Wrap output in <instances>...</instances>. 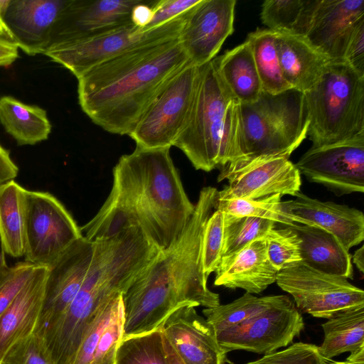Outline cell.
Masks as SVG:
<instances>
[{
  "instance_id": "1f68e13d",
  "label": "cell",
  "mask_w": 364,
  "mask_h": 364,
  "mask_svg": "<svg viewBox=\"0 0 364 364\" xmlns=\"http://www.w3.org/2000/svg\"><path fill=\"white\" fill-rule=\"evenodd\" d=\"M276 37L275 31L258 28L250 33L246 38L252 48L263 92L272 95L292 89L283 76Z\"/></svg>"
},
{
  "instance_id": "4316f807",
  "label": "cell",
  "mask_w": 364,
  "mask_h": 364,
  "mask_svg": "<svg viewBox=\"0 0 364 364\" xmlns=\"http://www.w3.org/2000/svg\"><path fill=\"white\" fill-rule=\"evenodd\" d=\"M215 60L221 77L241 104L259 99L263 90L247 40L215 57Z\"/></svg>"
},
{
  "instance_id": "f5cc1de1",
  "label": "cell",
  "mask_w": 364,
  "mask_h": 364,
  "mask_svg": "<svg viewBox=\"0 0 364 364\" xmlns=\"http://www.w3.org/2000/svg\"><path fill=\"white\" fill-rule=\"evenodd\" d=\"M10 1L11 0H0V16L2 19Z\"/></svg>"
},
{
  "instance_id": "681fc988",
  "label": "cell",
  "mask_w": 364,
  "mask_h": 364,
  "mask_svg": "<svg viewBox=\"0 0 364 364\" xmlns=\"http://www.w3.org/2000/svg\"><path fill=\"white\" fill-rule=\"evenodd\" d=\"M364 246H361L351 257V261L362 274L364 272Z\"/></svg>"
},
{
  "instance_id": "ffe728a7",
  "label": "cell",
  "mask_w": 364,
  "mask_h": 364,
  "mask_svg": "<svg viewBox=\"0 0 364 364\" xmlns=\"http://www.w3.org/2000/svg\"><path fill=\"white\" fill-rule=\"evenodd\" d=\"M364 23V0H319L306 39L331 61L343 60L350 38Z\"/></svg>"
},
{
  "instance_id": "44dd1931",
  "label": "cell",
  "mask_w": 364,
  "mask_h": 364,
  "mask_svg": "<svg viewBox=\"0 0 364 364\" xmlns=\"http://www.w3.org/2000/svg\"><path fill=\"white\" fill-rule=\"evenodd\" d=\"M68 0H11L3 21L18 48L43 54L51 30Z\"/></svg>"
},
{
  "instance_id": "6da1fadb",
  "label": "cell",
  "mask_w": 364,
  "mask_h": 364,
  "mask_svg": "<svg viewBox=\"0 0 364 364\" xmlns=\"http://www.w3.org/2000/svg\"><path fill=\"white\" fill-rule=\"evenodd\" d=\"M170 156V148L136 146L113 168L111 191L96 215L80 228L95 241L137 228L163 250L180 236L194 211Z\"/></svg>"
},
{
  "instance_id": "c3c4849f",
  "label": "cell",
  "mask_w": 364,
  "mask_h": 364,
  "mask_svg": "<svg viewBox=\"0 0 364 364\" xmlns=\"http://www.w3.org/2000/svg\"><path fill=\"white\" fill-rule=\"evenodd\" d=\"M162 333V332H161ZM163 344L165 350L166 357L168 364H186L181 357L178 355L172 346L163 335Z\"/></svg>"
},
{
  "instance_id": "ac0fdd59",
  "label": "cell",
  "mask_w": 364,
  "mask_h": 364,
  "mask_svg": "<svg viewBox=\"0 0 364 364\" xmlns=\"http://www.w3.org/2000/svg\"><path fill=\"white\" fill-rule=\"evenodd\" d=\"M294 199L282 201V210L294 223L320 228L336 236L350 248L364 240L362 211L331 201H321L297 192Z\"/></svg>"
},
{
  "instance_id": "9a60e30c",
  "label": "cell",
  "mask_w": 364,
  "mask_h": 364,
  "mask_svg": "<svg viewBox=\"0 0 364 364\" xmlns=\"http://www.w3.org/2000/svg\"><path fill=\"white\" fill-rule=\"evenodd\" d=\"M140 1L68 0L51 30L46 50L132 23V9Z\"/></svg>"
},
{
  "instance_id": "cb8c5ba5",
  "label": "cell",
  "mask_w": 364,
  "mask_h": 364,
  "mask_svg": "<svg viewBox=\"0 0 364 364\" xmlns=\"http://www.w3.org/2000/svg\"><path fill=\"white\" fill-rule=\"evenodd\" d=\"M124 323L120 294L104 306L87 326L71 364H115Z\"/></svg>"
},
{
  "instance_id": "83f0119b",
  "label": "cell",
  "mask_w": 364,
  "mask_h": 364,
  "mask_svg": "<svg viewBox=\"0 0 364 364\" xmlns=\"http://www.w3.org/2000/svg\"><path fill=\"white\" fill-rule=\"evenodd\" d=\"M0 123L19 146L46 140L52 128L45 109L11 96L0 97Z\"/></svg>"
},
{
  "instance_id": "d590c367",
  "label": "cell",
  "mask_w": 364,
  "mask_h": 364,
  "mask_svg": "<svg viewBox=\"0 0 364 364\" xmlns=\"http://www.w3.org/2000/svg\"><path fill=\"white\" fill-rule=\"evenodd\" d=\"M282 196L277 194L256 199H229L218 200L216 208L237 217H255L273 220L286 226L293 223L282 210Z\"/></svg>"
},
{
  "instance_id": "74e56055",
  "label": "cell",
  "mask_w": 364,
  "mask_h": 364,
  "mask_svg": "<svg viewBox=\"0 0 364 364\" xmlns=\"http://www.w3.org/2000/svg\"><path fill=\"white\" fill-rule=\"evenodd\" d=\"M224 240V213L215 208L205 224L203 237V266L207 277L215 272L221 261Z\"/></svg>"
},
{
  "instance_id": "ba28073f",
  "label": "cell",
  "mask_w": 364,
  "mask_h": 364,
  "mask_svg": "<svg viewBox=\"0 0 364 364\" xmlns=\"http://www.w3.org/2000/svg\"><path fill=\"white\" fill-rule=\"evenodd\" d=\"M188 12L157 27L142 28L132 23L60 45L43 55L70 70L77 78L90 68L144 45L178 38Z\"/></svg>"
},
{
  "instance_id": "7a4b0ae2",
  "label": "cell",
  "mask_w": 364,
  "mask_h": 364,
  "mask_svg": "<svg viewBox=\"0 0 364 364\" xmlns=\"http://www.w3.org/2000/svg\"><path fill=\"white\" fill-rule=\"evenodd\" d=\"M218 193L213 187L202 188L178 239L161 250L122 294L123 339L159 330L166 319L183 306L220 305L219 295L208 288L202 253L205 226L216 208Z\"/></svg>"
},
{
  "instance_id": "30bf717a",
  "label": "cell",
  "mask_w": 364,
  "mask_h": 364,
  "mask_svg": "<svg viewBox=\"0 0 364 364\" xmlns=\"http://www.w3.org/2000/svg\"><path fill=\"white\" fill-rule=\"evenodd\" d=\"M26 196L24 261L49 266L82 237L80 228L53 194L26 189Z\"/></svg>"
},
{
  "instance_id": "484cf974",
  "label": "cell",
  "mask_w": 364,
  "mask_h": 364,
  "mask_svg": "<svg viewBox=\"0 0 364 364\" xmlns=\"http://www.w3.org/2000/svg\"><path fill=\"white\" fill-rule=\"evenodd\" d=\"M290 227L300 239L303 263L323 273L353 278L351 255L336 236L313 225L295 223Z\"/></svg>"
},
{
  "instance_id": "5b68a950",
  "label": "cell",
  "mask_w": 364,
  "mask_h": 364,
  "mask_svg": "<svg viewBox=\"0 0 364 364\" xmlns=\"http://www.w3.org/2000/svg\"><path fill=\"white\" fill-rule=\"evenodd\" d=\"M174 146L206 172L245 158L241 103L221 77L215 58L200 66L190 115Z\"/></svg>"
},
{
  "instance_id": "4dcf8cb0",
  "label": "cell",
  "mask_w": 364,
  "mask_h": 364,
  "mask_svg": "<svg viewBox=\"0 0 364 364\" xmlns=\"http://www.w3.org/2000/svg\"><path fill=\"white\" fill-rule=\"evenodd\" d=\"M319 0H267L261 20L268 29L305 36Z\"/></svg>"
},
{
  "instance_id": "d4e9b609",
  "label": "cell",
  "mask_w": 364,
  "mask_h": 364,
  "mask_svg": "<svg viewBox=\"0 0 364 364\" xmlns=\"http://www.w3.org/2000/svg\"><path fill=\"white\" fill-rule=\"evenodd\" d=\"M276 48L284 79L302 93L318 81L331 61L303 36L277 32Z\"/></svg>"
},
{
  "instance_id": "f35d334b",
  "label": "cell",
  "mask_w": 364,
  "mask_h": 364,
  "mask_svg": "<svg viewBox=\"0 0 364 364\" xmlns=\"http://www.w3.org/2000/svg\"><path fill=\"white\" fill-rule=\"evenodd\" d=\"M0 364H55V362L43 338L34 333L14 344Z\"/></svg>"
},
{
  "instance_id": "5bb4252c",
  "label": "cell",
  "mask_w": 364,
  "mask_h": 364,
  "mask_svg": "<svg viewBox=\"0 0 364 364\" xmlns=\"http://www.w3.org/2000/svg\"><path fill=\"white\" fill-rule=\"evenodd\" d=\"M300 174L338 196L364 191V136L311 146L295 164Z\"/></svg>"
},
{
  "instance_id": "f6af8a7d",
  "label": "cell",
  "mask_w": 364,
  "mask_h": 364,
  "mask_svg": "<svg viewBox=\"0 0 364 364\" xmlns=\"http://www.w3.org/2000/svg\"><path fill=\"white\" fill-rule=\"evenodd\" d=\"M18 173V167L12 160L9 150L0 144V186L14 180Z\"/></svg>"
},
{
  "instance_id": "8992f818",
  "label": "cell",
  "mask_w": 364,
  "mask_h": 364,
  "mask_svg": "<svg viewBox=\"0 0 364 364\" xmlns=\"http://www.w3.org/2000/svg\"><path fill=\"white\" fill-rule=\"evenodd\" d=\"M303 95L312 146L364 136V75L346 61H330Z\"/></svg>"
},
{
  "instance_id": "e575fe53",
  "label": "cell",
  "mask_w": 364,
  "mask_h": 364,
  "mask_svg": "<svg viewBox=\"0 0 364 364\" xmlns=\"http://www.w3.org/2000/svg\"><path fill=\"white\" fill-rule=\"evenodd\" d=\"M224 217L225 240L223 257L240 250L255 240L265 237L276 223L268 219L237 217L225 213Z\"/></svg>"
},
{
  "instance_id": "7c38bea8",
  "label": "cell",
  "mask_w": 364,
  "mask_h": 364,
  "mask_svg": "<svg viewBox=\"0 0 364 364\" xmlns=\"http://www.w3.org/2000/svg\"><path fill=\"white\" fill-rule=\"evenodd\" d=\"M304 319L294 302L277 295L266 309L245 321L216 333L218 342L227 353L245 350L267 354L285 347L304 329Z\"/></svg>"
},
{
  "instance_id": "f1b7e54d",
  "label": "cell",
  "mask_w": 364,
  "mask_h": 364,
  "mask_svg": "<svg viewBox=\"0 0 364 364\" xmlns=\"http://www.w3.org/2000/svg\"><path fill=\"white\" fill-rule=\"evenodd\" d=\"M26 189L10 181L0 186V239L6 254H25Z\"/></svg>"
},
{
  "instance_id": "b9f144b4",
  "label": "cell",
  "mask_w": 364,
  "mask_h": 364,
  "mask_svg": "<svg viewBox=\"0 0 364 364\" xmlns=\"http://www.w3.org/2000/svg\"><path fill=\"white\" fill-rule=\"evenodd\" d=\"M200 0H159L152 6L153 16L146 28L161 26L188 11Z\"/></svg>"
},
{
  "instance_id": "277c9868",
  "label": "cell",
  "mask_w": 364,
  "mask_h": 364,
  "mask_svg": "<svg viewBox=\"0 0 364 364\" xmlns=\"http://www.w3.org/2000/svg\"><path fill=\"white\" fill-rule=\"evenodd\" d=\"M92 264L64 313L41 335L55 364H71L82 335L97 313L122 294L154 261L159 250L137 228L95 240Z\"/></svg>"
},
{
  "instance_id": "f546056e",
  "label": "cell",
  "mask_w": 364,
  "mask_h": 364,
  "mask_svg": "<svg viewBox=\"0 0 364 364\" xmlns=\"http://www.w3.org/2000/svg\"><path fill=\"white\" fill-rule=\"evenodd\" d=\"M322 328L324 338L318 350L325 360L364 348V306L336 314Z\"/></svg>"
},
{
  "instance_id": "4fadbf2b",
  "label": "cell",
  "mask_w": 364,
  "mask_h": 364,
  "mask_svg": "<svg viewBox=\"0 0 364 364\" xmlns=\"http://www.w3.org/2000/svg\"><path fill=\"white\" fill-rule=\"evenodd\" d=\"M285 155H262L237 160L222 168L218 181L228 186L218 200L256 199L279 194L294 196L300 191L301 174Z\"/></svg>"
},
{
  "instance_id": "d6986e66",
  "label": "cell",
  "mask_w": 364,
  "mask_h": 364,
  "mask_svg": "<svg viewBox=\"0 0 364 364\" xmlns=\"http://www.w3.org/2000/svg\"><path fill=\"white\" fill-rule=\"evenodd\" d=\"M160 330L186 364H223L225 360L215 329L193 306L177 309Z\"/></svg>"
},
{
  "instance_id": "bcb514c9",
  "label": "cell",
  "mask_w": 364,
  "mask_h": 364,
  "mask_svg": "<svg viewBox=\"0 0 364 364\" xmlns=\"http://www.w3.org/2000/svg\"><path fill=\"white\" fill-rule=\"evenodd\" d=\"M18 50L16 44L0 41V67L11 65L18 57Z\"/></svg>"
},
{
  "instance_id": "7bdbcfd3",
  "label": "cell",
  "mask_w": 364,
  "mask_h": 364,
  "mask_svg": "<svg viewBox=\"0 0 364 364\" xmlns=\"http://www.w3.org/2000/svg\"><path fill=\"white\" fill-rule=\"evenodd\" d=\"M343 60L359 74L364 75V23L360 24L351 35Z\"/></svg>"
},
{
  "instance_id": "ee69618b",
  "label": "cell",
  "mask_w": 364,
  "mask_h": 364,
  "mask_svg": "<svg viewBox=\"0 0 364 364\" xmlns=\"http://www.w3.org/2000/svg\"><path fill=\"white\" fill-rule=\"evenodd\" d=\"M156 1L141 0L131 12V21L137 27L146 28L153 16L152 6Z\"/></svg>"
},
{
  "instance_id": "836d02e7",
  "label": "cell",
  "mask_w": 364,
  "mask_h": 364,
  "mask_svg": "<svg viewBox=\"0 0 364 364\" xmlns=\"http://www.w3.org/2000/svg\"><path fill=\"white\" fill-rule=\"evenodd\" d=\"M115 364H168L161 330L123 339Z\"/></svg>"
},
{
  "instance_id": "3957f363",
  "label": "cell",
  "mask_w": 364,
  "mask_h": 364,
  "mask_svg": "<svg viewBox=\"0 0 364 364\" xmlns=\"http://www.w3.org/2000/svg\"><path fill=\"white\" fill-rule=\"evenodd\" d=\"M190 63L178 38L133 48L77 78L79 104L104 130L129 135L167 82Z\"/></svg>"
},
{
  "instance_id": "8d00e7d4",
  "label": "cell",
  "mask_w": 364,
  "mask_h": 364,
  "mask_svg": "<svg viewBox=\"0 0 364 364\" xmlns=\"http://www.w3.org/2000/svg\"><path fill=\"white\" fill-rule=\"evenodd\" d=\"M265 240L269 259L278 271L301 262V241L290 226L272 228Z\"/></svg>"
},
{
  "instance_id": "816d5d0a",
  "label": "cell",
  "mask_w": 364,
  "mask_h": 364,
  "mask_svg": "<svg viewBox=\"0 0 364 364\" xmlns=\"http://www.w3.org/2000/svg\"><path fill=\"white\" fill-rule=\"evenodd\" d=\"M0 41L16 44L14 37L0 16Z\"/></svg>"
},
{
  "instance_id": "7402d4cb",
  "label": "cell",
  "mask_w": 364,
  "mask_h": 364,
  "mask_svg": "<svg viewBox=\"0 0 364 364\" xmlns=\"http://www.w3.org/2000/svg\"><path fill=\"white\" fill-rule=\"evenodd\" d=\"M48 272V266H36L30 278L0 316V363L14 344L36 332Z\"/></svg>"
},
{
  "instance_id": "d6a6232c",
  "label": "cell",
  "mask_w": 364,
  "mask_h": 364,
  "mask_svg": "<svg viewBox=\"0 0 364 364\" xmlns=\"http://www.w3.org/2000/svg\"><path fill=\"white\" fill-rule=\"evenodd\" d=\"M277 298L275 296L257 297L246 292L231 303L205 308L203 313L213 326L215 333L239 324L269 306Z\"/></svg>"
},
{
  "instance_id": "f907efd6",
  "label": "cell",
  "mask_w": 364,
  "mask_h": 364,
  "mask_svg": "<svg viewBox=\"0 0 364 364\" xmlns=\"http://www.w3.org/2000/svg\"><path fill=\"white\" fill-rule=\"evenodd\" d=\"M6 252L4 250L1 239H0V282L8 274L10 267H9L5 257Z\"/></svg>"
},
{
  "instance_id": "603a6c76",
  "label": "cell",
  "mask_w": 364,
  "mask_h": 364,
  "mask_svg": "<svg viewBox=\"0 0 364 364\" xmlns=\"http://www.w3.org/2000/svg\"><path fill=\"white\" fill-rule=\"evenodd\" d=\"M215 272V286L259 294L276 282L279 271L271 263L265 237H262L223 257Z\"/></svg>"
},
{
  "instance_id": "2e32d148",
  "label": "cell",
  "mask_w": 364,
  "mask_h": 364,
  "mask_svg": "<svg viewBox=\"0 0 364 364\" xmlns=\"http://www.w3.org/2000/svg\"><path fill=\"white\" fill-rule=\"evenodd\" d=\"M95 242L83 236L48 267L45 296L37 333H42L67 309L79 291L92 264Z\"/></svg>"
},
{
  "instance_id": "ab89813d",
  "label": "cell",
  "mask_w": 364,
  "mask_h": 364,
  "mask_svg": "<svg viewBox=\"0 0 364 364\" xmlns=\"http://www.w3.org/2000/svg\"><path fill=\"white\" fill-rule=\"evenodd\" d=\"M325 361L318 352V346L299 342L246 364H324Z\"/></svg>"
},
{
  "instance_id": "7dc6e473",
  "label": "cell",
  "mask_w": 364,
  "mask_h": 364,
  "mask_svg": "<svg viewBox=\"0 0 364 364\" xmlns=\"http://www.w3.org/2000/svg\"><path fill=\"white\" fill-rule=\"evenodd\" d=\"M324 364H364V348L350 353V355L344 361L326 360Z\"/></svg>"
},
{
  "instance_id": "52a82bcc",
  "label": "cell",
  "mask_w": 364,
  "mask_h": 364,
  "mask_svg": "<svg viewBox=\"0 0 364 364\" xmlns=\"http://www.w3.org/2000/svg\"><path fill=\"white\" fill-rule=\"evenodd\" d=\"M246 157L290 156L307 136L309 120L304 95L294 89L272 95L262 92L251 104H241Z\"/></svg>"
},
{
  "instance_id": "e0dca14e",
  "label": "cell",
  "mask_w": 364,
  "mask_h": 364,
  "mask_svg": "<svg viewBox=\"0 0 364 364\" xmlns=\"http://www.w3.org/2000/svg\"><path fill=\"white\" fill-rule=\"evenodd\" d=\"M235 0H200L191 9L178 41L191 63L202 66L216 57L234 31Z\"/></svg>"
},
{
  "instance_id": "8fae6325",
  "label": "cell",
  "mask_w": 364,
  "mask_h": 364,
  "mask_svg": "<svg viewBox=\"0 0 364 364\" xmlns=\"http://www.w3.org/2000/svg\"><path fill=\"white\" fill-rule=\"evenodd\" d=\"M276 282L296 306L318 318L364 306V291L347 279L314 269L302 262L279 271Z\"/></svg>"
},
{
  "instance_id": "60d3db41",
  "label": "cell",
  "mask_w": 364,
  "mask_h": 364,
  "mask_svg": "<svg viewBox=\"0 0 364 364\" xmlns=\"http://www.w3.org/2000/svg\"><path fill=\"white\" fill-rule=\"evenodd\" d=\"M35 267L23 261L10 267L8 274L0 282V316L30 278Z\"/></svg>"
},
{
  "instance_id": "9c48e42d",
  "label": "cell",
  "mask_w": 364,
  "mask_h": 364,
  "mask_svg": "<svg viewBox=\"0 0 364 364\" xmlns=\"http://www.w3.org/2000/svg\"><path fill=\"white\" fill-rule=\"evenodd\" d=\"M199 70L200 67L190 63L164 87L129 134L137 146H174L190 115Z\"/></svg>"
}]
</instances>
